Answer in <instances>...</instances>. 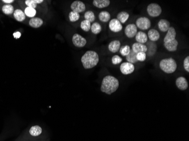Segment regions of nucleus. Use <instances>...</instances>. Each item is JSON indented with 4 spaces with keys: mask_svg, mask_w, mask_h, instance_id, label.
Instances as JSON below:
<instances>
[{
    "mask_svg": "<svg viewBox=\"0 0 189 141\" xmlns=\"http://www.w3.org/2000/svg\"><path fill=\"white\" fill-rule=\"evenodd\" d=\"M81 62L85 69H93L98 64L99 62V57L96 51L89 50L82 57Z\"/></svg>",
    "mask_w": 189,
    "mask_h": 141,
    "instance_id": "f03ea898",
    "label": "nucleus"
},
{
    "mask_svg": "<svg viewBox=\"0 0 189 141\" xmlns=\"http://www.w3.org/2000/svg\"><path fill=\"white\" fill-rule=\"evenodd\" d=\"M159 67L163 72L167 74H171L176 71L177 69V64L172 58H164L160 62Z\"/></svg>",
    "mask_w": 189,
    "mask_h": 141,
    "instance_id": "7ed1b4c3",
    "label": "nucleus"
},
{
    "mask_svg": "<svg viewBox=\"0 0 189 141\" xmlns=\"http://www.w3.org/2000/svg\"><path fill=\"white\" fill-rule=\"evenodd\" d=\"M119 87V81L115 77L108 75L103 78L101 82V91L108 95L114 93Z\"/></svg>",
    "mask_w": 189,
    "mask_h": 141,
    "instance_id": "f257e3e1",
    "label": "nucleus"
},
{
    "mask_svg": "<svg viewBox=\"0 0 189 141\" xmlns=\"http://www.w3.org/2000/svg\"><path fill=\"white\" fill-rule=\"evenodd\" d=\"M84 17H85V20H88L90 23L93 22L95 20V14L92 11H87L85 12Z\"/></svg>",
    "mask_w": 189,
    "mask_h": 141,
    "instance_id": "c85d7f7f",
    "label": "nucleus"
},
{
    "mask_svg": "<svg viewBox=\"0 0 189 141\" xmlns=\"http://www.w3.org/2000/svg\"><path fill=\"white\" fill-rule=\"evenodd\" d=\"M130 47L129 45H124V46L121 47L120 49V53L122 56L126 57L129 54L130 51Z\"/></svg>",
    "mask_w": 189,
    "mask_h": 141,
    "instance_id": "473e14b6",
    "label": "nucleus"
},
{
    "mask_svg": "<svg viewBox=\"0 0 189 141\" xmlns=\"http://www.w3.org/2000/svg\"><path fill=\"white\" fill-rule=\"evenodd\" d=\"M71 9L72 12H75L77 13H80L85 12V4L81 1H75L71 4Z\"/></svg>",
    "mask_w": 189,
    "mask_h": 141,
    "instance_id": "9d476101",
    "label": "nucleus"
},
{
    "mask_svg": "<svg viewBox=\"0 0 189 141\" xmlns=\"http://www.w3.org/2000/svg\"><path fill=\"white\" fill-rule=\"evenodd\" d=\"M176 85L181 90H185L188 88V82L184 77H179L176 79Z\"/></svg>",
    "mask_w": 189,
    "mask_h": 141,
    "instance_id": "f8f14e48",
    "label": "nucleus"
},
{
    "mask_svg": "<svg viewBox=\"0 0 189 141\" xmlns=\"http://www.w3.org/2000/svg\"><path fill=\"white\" fill-rule=\"evenodd\" d=\"M146 44L145 45L146 46L147 48V52L146 53L147 56V55L148 57L154 56L157 51V49H158L157 45L156 44V43L152 42V41H149V42L147 41Z\"/></svg>",
    "mask_w": 189,
    "mask_h": 141,
    "instance_id": "9b49d317",
    "label": "nucleus"
},
{
    "mask_svg": "<svg viewBox=\"0 0 189 141\" xmlns=\"http://www.w3.org/2000/svg\"><path fill=\"white\" fill-rule=\"evenodd\" d=\"M111 4L109 0H94L93 1V5L94 6L99 9L107 8Z\"/></svg>",
    "mask_w": 189,
    "mask_h": 141,
    "instance_id": "412c9836",
    "label": "nucleus"
},
{
    "mask_svg": "<svg viewBox=\"0 0 189 141\" xmlns=\"http://www.w3.org/2000/svg\"><path fill=\"white\" fill-rule=\"evenodd\" d=\"M42 133V128L39 125L32 126L29 130V134L32 137H39Z\"/></svg>",
    "mask_w": 189,
    "mask_h": 141,
    "instance_id": "f3484780",
    "label": "nucleus"
},
{
    "mask_svg": "<svg viewBox=\"0 0 189 141\" xmlns=\"http://www.w3.org/2000/svg\"><path fill=\"white\" fill-rule=\"evenodd\" d=\"M136 41L140 44H145L148 41L147 34L143 31H139L135 36Z\"/></svg>",
    "mask_w": 189,
    "mask_h": 141,
    "instance_id": "6ab92c4d",
    "label": "nucleus"
},
{
    "mask_svg": "<svg viewBox=\"0 0 189 141\" xmlns=\"http://www.w3.org/2000/svg\"><path fill=\"white\" fill-rule=\"evenodd\" d=\"M136 26L142 31L147 30L151 27V22L150 19L146 16L139 17L136 20Z\"/></svg>",
    "mask_w": 189,
    "mask_h": 141,
    "instance_id": "39448f33",
    "label": "nucleus"
},
{
    "mask_svg": "<svg viewBox=\"0 0 189 141\" xmlns=\"http://www.w3.org/2000/svg\"><path fill=\"white\" fill-rule=\"evenodd\" d=\"M14 16L18 22H22L26 18V15L24 12L20 9H17L14 12Z\"/></svg>",
    "mask_w": 189,
    "mask_h": 141,
    "instance_id": "a878e982",
    "label": "nucleus"
},
{
    "mask_svg": "<svg viewBox=\"0 0 189 141\" xmlns=\"http://www.w3.org/2000/svg\"><path fill=\"white\" fill-rule=\"evenodd\" d=\"M120 48L121 42L117 40L112 41L108 45V50L112 53H116L118 52L120 50Z\"/></svg>",
    "mask_w": 189,
    "mask_h": 141,
    "instance_id": "2eb2a0df",
    "label": "nucleus"
},
{
    "mask_svg": "<svg viewBox=\"0 0 189 141\" xmlns=\"http://www.w3.org/2000/svg\"><path fill=\"white\" fill-rule=\"evenodd\" d=\"M43 24V20L39 18H32L29 22V24L31 27L38 28L41 27Z\"/></svg>",
    "mask_w": 189,
    "mask_h": 141,
    "instance_id": "5701e85b",
    "label": "nucleus"
},
{
    "mask_svg": "<svg viewBox=\"0 0 189 141\" xmlns=\"http://www.w3.org/2000/svg\"><path fill=\"white\" fill-rule=\"evenodd\" d=\"M24 14L26 16H27L28 17L30 18H34L36 14V11L35 9L33 8H30V7H27L24 10Z\"/></svg>",
    "mask_w": 189,
    "mask_h": 141,
    "instance_id": "c756f323",
    "label": "nucleus"
},
{
    "mask_svg": "<svg viewBox=\"0 0 189 141\" xmlns=\"http://www.w3.org/2000/svg\"><path fill=\"white\" fill-rule=\"evenodd\" d=\"M158 26L160 31L166 32L170 27V23L166 19H160L158 23Z\"/></svg>",
    "mask_w": 189,
    "mask_h": 141,
    "instance_id": "dca6fc26",
    "label": "nucleus"
},
{
    "mask_svg": "<svg viewBox=\"0 0 189 141\" xmlns=\"http://www.w3.org/2000/svg\"><path fill=\"white\" fill-rule=\"evenodd\" d=\"M184 68L187 72H189V57L187 56L184 61Z\"/></svg>",
    "mask_w": 189,
    "mask_h": 141,
    "instance_id": "e433bc0d",
    "label": "nucleus"
},
{
    "mask_svg": "<svg viewBox=\"0 0 189 141\" xmlns=\"http://www.w3.org/2000/svg\"><path fill=\"white\" fill-rule=\"evenodd\" d=\"M147 12L149 16L152 18L158 17L162 13L161 6L156 3H151L147 6Z\"/></svg>",
    "mask_w": 189,
    "mask_h": 141,
    "instance_id": "20e7f679",
    "label": "nucleus"
},
{
    "mask_svg": "<svg viewBox=\"0 0 189 141\" xmlns=\"http://www.w3.org/2000/svg\"><path fill=\"white\" fill-rule=\"evenodd\" d=\"M122 62V58L118 55H113L112 58V63L113 65H118Z\"/></svg>",
    "mask_w": 189,
    "mask_h": 141,
    "instance_id": "f704fd0d",
    "label": "nucleus"
},
{
    "mask_svg": "<svg viewBox=\"0 0 189 141\" xmlns=\"http://www.w3.org/2000/svg\"><path fill=\"white\" fill-rule=\"evenodd\" d=\"M91 23L86 20H84L81 23V28L85 32H89L91 30Z\"/></svg>",
    "mask_w": 189,
    "mask_h": 141,
    "instance_id": "7c9ffc66",
    "label": "nucleus"
},
{
    "mask_svg": "<svg viewBox=\"0 0 189 141\" xmlns=\"http://www.w3.org/2000/svg\"><path fill=\"white\" fill-rule=\"evenodd\" d=\"M164 46L168 51L174 52L177 50L178 42L176 39L164 43Z\"/></svg>",
    "mask_w": 189,
    "mask_h": 141,
    "instance_id": "ddd939ff",
    "label": "nucleus"
},
{
    "mask_svg": "<svg viewBox=\"0 0 189 141\" xmlns=\"http://www.w3.org/2000/svg\"><path fill=\"white\" fill-rule=\"evenodd\" d=\"M2 1L4 3H6V4H10V3H12L13 2H14L13 0H2Z\"/></svg>",
    "mask_w": 189,
    "mask_h": 141,
    "instance_id": "58836bf2",
    "label": "nucleus"
},
{
    "mask_svg": "<svg viewBox=\"0 0 189 141\" xmlns=\"http://www.w3.org/2000/svg\"><path fill=\"white\" fill-rule=\"evenodd\" d=\"M138 32V28L135 24L131 23L127 25L125 29V34L126 36L129 38L134 37Z\"/></svg>",
    "mask_w": 189,
    "mask_h": 141,
    "instance_id": "6e6552de",
    "label": "nucleus"
},
{
    "mask_svg": "<svg viewBox=\"0 0 189 141\" xmlns=\"http://www.w3.org/2000/svg\"><path fill=\"white\" fill-rule=\"evenodd\" d=\"M72 41L74 45L78 48H83L87 44L86 39L78 33L74 34L72 38Z\"/></svg>",
    "mask_w": 189,
    "mask_h": 141,
    "instance_id": "0eeeda50",
    "label": "nucleus"
},
{
    "mask_svg": "<svg viewBox=\"0 0 189 141\" xmlns=\"http://www.w3.org/2000/svg\"><path fill=\"white\" fill-rule=\"evenodd\" d=\"M126 59L127 62L130 63L131 64H134L138 62V60L136 59V54L134 52L132 49L130 50L129 54L126 56Z\"/></svg>",
    "mask_w": 189,
    "mask_h": 141,
    "instance_id": "393cba45",
    "label": "nucleus"
},
{
    "mask_svg": "<svg viewBox=\"0 0 189 141\" xmlns=\"http://www.w3.org/2000/svg\"><path fill=\"white\" fill-rule=\"evenodd\" d=\"M69 18L71 22H77L80 18V15L77 12H71L69 14Z\"/></svg>",
    "mask_w": 189,
    "mask_h": 141,
    "instance_id": "72a5a7b5",
    "label": "nucleus"
},
{
    "mask_svg": "<svg viewBox=\"0 0 189 141\" xmlns=\"http://www.w3.org/2000/svg\"><path fill=\"white\" fill-rule=\"evenodd\" d=\"M147 58L146 53L144 52H140L136 54V59L138 62H144Z\"/></svg>",
    "mask_w": 189,
    "mask_h": 141,
    "instance_id": "c9c22d12",
    "label": "nucleus"
},
{
    "mask_svg": "<svg viewBox=\"0 0 189 141\" xmlns=\"http://www.w3.org/2000/svg\"><path fill=\"white\" fill-rule=\"evenodd\" d=\"M102 30V28L100 24L97 22L93 23L91 27V30L93 33L97 34L100 33Z\"/></svg>",
    "mask_w": 189,
    "mask_h": 141,
    "instance_id": "cd10ccee",
    "label": "nucleus"
},
{
    "mask_svg": "<svg viewBox=\"0 0 189 141\" xmlns=\"http://www.w3.org/2000/svg\"><path fill=\"white\" fill-rule=\"evenodd\" d=\"M2 12L6 15L12 14L14 12V8L11 5H6L2 7Z\"/></svg>",
    "mask_w": 189,
    "mask_h": 141,
    "instance_id": "2f4dec72",
    "label": "nucleus"
},
{
    "mask_svg": "<svg viewBox=\"0 0 189 141\" xmlns=\"http://www.w3.org/2000/svg\"><path fill=\"white\" fill-rule=\"evenodd\" d=\"M176 36H177V32L175 28L173 27H170L169 30L167 31V33L165 35V37L164 38V42L165 43L173 40L174 39H176Z\"/></svg>",
    "mask_w": 189,
    "mask_h": 141,
    "instance_id": "4468645a",
    "label": "nucleus"
},
{
    "mask_svg": "<svg viewBox=\"0 0 189 141\" xmlns=\"http://www.w3.org/2000/svg\"><path fill=\"white\" fill-rule=\"evenodd\" d=\"M147 37L151 41L156 42L160 39V34L158 30L155 29H151L148 32Z\"/></svg>",
    "mask_w": 189,
    "mask_h": 141,
    "instance_id": "a211bd4d",
    "label": "nucleus"
},
{
    "mask_svg": "<svg viewBox=\"0 0 189 141\" xmlns=\"http://www.w3.org/2000/svg\"><path fill=\"white\" fill-rule=\"evenodd\" d=\"M43 1V0H26L25 1V4H26L28 7L35 9V8L37 7V5L42 4Z\"/></svg>",
    "mask_w": 189,
    "mask_h": 141,
    "instance_id": "bb28decb",
    "label": "nucleus"
},
{
    "mask_svg": "<svg viewBox=\"0 0 189 141\" xmlns=\"http://www.w3.org/2000/svg\"><path fill=\"white\" fill-rule=\"evenodd\" d=\"M13 36H14V38L17 39V38H19L20 37L21 33H20V32H16L13 33Z\"/></svg>",
    "mask_w": 189,
    "mask_h": 141,
    "instance_id": "4c0bfd02",
    "label": "nucleus"
},
{
    "mask_svg": "<svg viewBox=\"0 0 189 141\" xmlns=\"http://www.w3.org/2000/svg\"><path fill=\"white\" fill-rule=\"evenodd\" d=\"M111 16L110 13L107 11H103L99 14V19L103 23H107L109 22L111 19Z\"/></svg>",
    "mask_w": 189,
    "mask_h": 141,
    "instance_id": "b1692460",
    "label": "nucleus"
},
{
    "mask_svg": "<svg viewBox=\"0 0 189 141\" xmlns=\"http://www.w3.org/2000/svg\"><path fill=\"white\" fill-rule=\"evenodd\" d=\"M120 71L123 75H128L134 72L135 71V66L133 64L127 62L122 63L120 65Z\"/></svg>",
    "mask_w": 189,
    "mask_h": 141,
    "instance_id": "423d86ee",
    "label": "nucleus"
},
{
    "mask_svg": "<svg viewBox=\"0 0 189 141\" xmlns=\"http://www.w3.org/2000/svg\"><path fill=\"white\" fill-rule=\"evenodd\" d=\"M130 15L126 12L122 11L121 12L117 15V18L121 24H124L127 22V20L129 18Z\"/></svg>",
    "mask_w": 189,
    "mask_h": 141,
    "instance_id": "4be33fe9",
    "label": "nucleus"
},
{
    "mask_svg": "<svg viewBox=\"0 0 189 141\" xmlns=\"http://www.w3.org/2000/svg\"><path fill=\"white\" fill-rule=\"evenodd\" d=\"M109 28L113 32L118 33L122 30L123 27L122 24L117 19L114 18L110 20L109 23Z\"/></svg>",
    "mask_w": 189,
    "mask_h": 141,
    "instance_id": "1a4fd4ad",
    "label": "nucleus"
},
{
    "mask_svg": "<svg viewBox=\"0 0 189 141\" xmlns=\"http://www.w3.org/2000/svg\"><path fill=\"white\" fill-rule=\"evenodd\" d=\"M132 50L135 52V53L137 54L140 52H147V48L145 44H140L138 42H135L133 44L132 46Z\"/></svg>",
    "mask_w": 189,
    "mask_h": 141,
    "instance_id": "aec40b11",
    "label": "nucleus"
}]
</instances>
